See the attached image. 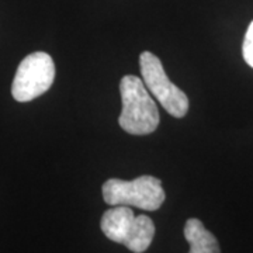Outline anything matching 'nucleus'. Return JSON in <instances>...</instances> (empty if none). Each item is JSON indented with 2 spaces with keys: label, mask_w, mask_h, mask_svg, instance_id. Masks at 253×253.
Masks as SVG:
<instances>
[{
  "label": "nucleus",
  "mask_w": 253,
  "mask_h": 253,
  "mask_svg": "<svg viewBox=\"0 0 253 253\" xmlns=\"http://www.w3.org/2000/svg\"><path fill=\"white\" fill-rule=\"evenodd\" d=\"M55 79V63L46 52H33L18 65L11 84L14 100L26 103L49 90Z\"/></svg>",
  "instance_id": "nucleus-5"
},
{
  "label": "nucleus",
  "mask_w": 253,
  "mask_h": 253,
  "mask_svg": "<svg viewBox=\"0 0 253 253\" xmlns=\"http://www.w3.org/2000/svg\"><path fill=\"white\" fill-rule=\"evenodd\" d=\"M162 181L155 176H139L134 180L109 179L103 184V199L109 206H128L156 211L165 201Z\"/></svg>",
  "instance_id": "nucleus-3"
},
{
  "label": "nucleus",
  "mask_w": 253,
  "mask_h": 253,
  "mask_svg": "<svg viewBox=\"0 0 253 253\" xmlns=\"http://www.w3.org/2000/svg\"><path fill=\"white\" fill-rule=\"evenodd\" d=\"M141 75L146 89L170 116L183 118L189 111V99L186 93L170 82L163 69L161 59L149 51L139 56Z\"/></svg>",
  "instance_id": "nucleus-4"
},
{
  "label": "nucleus",
  "mask_w": 253,
  "mask_h": 253,
  "mask_svg": "<svg viewBox=\"0 0 253 253\" xmlns=\"http://www.w3.org/2000/svg\"><path fill=\"white\" fill-rule=\"evenodd\" d=\"M101 231L110 241L134 253H144L154 241L155 224L146 215H135L128 206H116L101 217Z\"/></svg>",
  "instance_id": "nucleus-2"
},
{
  "label": "nucleus",
  "mask_w": 253,
  "mask_h": 253,
  "mask_svg": "<svg viewBox=\"0 0 253 253\" xmlns=\"http://www.w3.org/2000/svg\"><path fill=\"white\" fill-rule=\"evenodd\" d=\"M184 238L190 245L189 253H221L217 238L197 218L186 221Z\"/></svg>",
  "instance_id": "nucleus-6"
},
{
  "label": "nucleus",
  "mask_w": 253,
  "mask_h": 253,
  "mask_svg": "<svg viewBox=\"0 0 253 253\" xmlns=\"http://www.w3.org/2000/svg\"><path fill=\"white\" fill-rule=\"evenodd\" d=\"M120 93L123 103L120 126L132 135L152 134L159 126V111L144 81L135 75H126L120 82Z\"/></svg>",
  "instance_id": "nucleus-1"
},
{
  "label": "nucleus",
  "mask_w": 253,
  "mask_h": 253,
  "mask_svg": "<svg viewBox=\"0 0 253 253\" xmlns=\"http://www.w3.org/2000/svg\"><path fill=\"white\" fill-rule=\"evenodd\" d=\"M242 52H244L245 62L248 63L251 68H253V21L249 24V27L246 30Z\"/></svg>",
  "instance_id": "nucleus-7"
}]
</instances>
